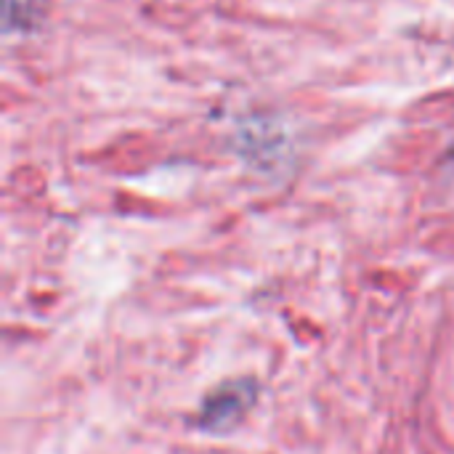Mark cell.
Segmentation results:
<instances>
[{
	"label": "cell",
	"instance_id": "6da1fadb",
	"mask_svg": "<svg viewBox=\"0 0 454 454\" xmlns=\"http://www.w3.org/2000/svg\"><path fill=\"white\" fill-rule=\"evenodd\" d=\"M255 402V383L250 380H237V383H226L221 388H215L202 410H200V428L205 431H221L234 426Z\"/></svg>",
	"mask_w": 454,
	"mask_h": 454
},
{
	"label": "cell",
	"instance_id": "7a4b0ae2",
	"mask_svg": "<svg viewBox=\"0 0 454 454\" xmlns=\"http://www.w3.org/2000/svg\"><path fill=\"white\" fill-rule=\"evenodd\" d=\"M37 16V0H5V27L27 29Z\"/></svg>",
	"mask_w": 454,
	"mask_h": 454
}]
</instances>
